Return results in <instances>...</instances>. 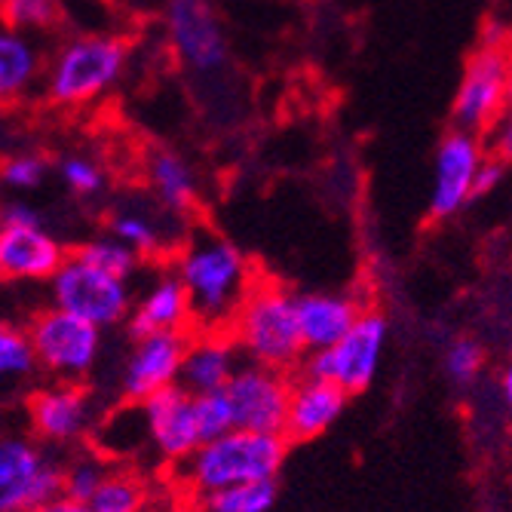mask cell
Masks as SVG:
<instances>
[{"instance_id":"obj_31","label":"cell","mask_w":512,"mask_h":512,"mask_svg":"<svg viewBox=\"0 0 512 512\" xmlns=\"http://www.w3.org/2000/svg\"><path fill=\"white\" fill-rule=\"evenodd\" d=\"M485 365V353L473 338H457L448 350H445V375L457 384L467 387L479 378V371Z\"/></svg>"},{"instance_id":"obj_32","label":"cell","mask_w":512,"mask_h":512,"mask_svg":"<svg viewBox=\"0 0 512 512\" xmlns=\"http://www.w3.org/2000/svg\"><path fill=\"white\" fill-rule=\"evenodd\" d=\"M62 181L68 184V188L80 197H92V194H99L105 188V172L96 160H89V157H65L62 166Z\"/></svg>"},{"instance_id":"obj_11","label":"cell","mask_w":512,"mask_h":512,"mask_svg":"<svg viewBox=\"0 0 512 512\" xmlns=\"http://www.w3.org/2000/svg\"><path fill=\"white\" fill-rule=\"evenodd\" d=\"M224 396L230 402V411H234L237 430L286 436V417L292 402V378L286 371L243 362Z\"/></svg>"},{"instance_id":"obj_13","label":"cell","mask_w":512,"mask_h":512,"mask_svg":"<svg viewBox=\"0 0 512 512\" xmlns=\"http://www.w3.org/2000/svg\"><path fill=\"white\" fill-rule=\"evenodd\" d=\"M191 332H157L135 338L120 375V390L129 402H145L154 393L175 387L181 378V362L188 353Z\"/></svg>"},{"instance_id":"obj_1","label":"cell","mask_w":512,"mask_h":512,"mask_svg":"<svg viewBox=\"0 0 512 512\" xmlns=\"http://www.w3.org/2000/svg\"><path fill=\"white\" fill-rule=\"evenodd\" d=\"M172 270L188 292L194 332H230L258 283L249 258L209 230H197L181 243Z\"/></svg>"},{"instance_id":"obj_2","label":"cell","mask_w":512,"mask_h":512,"mask_svg":"<svg viewBox=\"0 0 512 512\" xmlns=\"http://www.w3.org/2000/svg\"><path fill=\"white\" fill-rule=\"evenodd\" d=\"M289 454L283 433L230 430L212 442H203L178 463V482L191 497L203 500L215 491L276 479Z\"/></svg>"},{"instance_id":"obj_37","label":"cell","mask_w":512,"mask_h":512,"mask_svg":"<svg viewBox=\"0 0 512 512\" xmlns=\"http://www.w3.org/2000/svg\"><path fill=\"white\" fill-rule=\"evenodd\" d=\"M28 512H92V509H89V503H80V500H71V497L62 494V497H56L50 503H40V506H34Z\"/></svg>"},{"instance_id":"obj_7","label":"cell","mask_w":512,"mask_h":512,"mask_svg":"<svg viewBox=\"0 0 512 512\" xmlns=\"http://www.w3.org/2000/svg\"><path fill=\"white\" fill-rule=\"evenodd\" d=\"M50 304L99 325L105 332L129 322L135 298L129 279L111 276L77 255H68V261L50 279Z\"/></svg>"},{"instance_id":"obj_34","label":"cell","mask_w":512,"mask_h":512,"mask_svg":"<svg viewBox=\"0 0 512 512\" xmlns=\"http://www.w3.org/2000/svg\"><path fill=\"white\" fill-rule=\"evenodd\" d=\"M491 132V157L512 163V111H503L500 120L488 129Z\"/></svg>"},{"instance_id":"obj_22","label":"cell","mask_w":512,"mask_h":512,"mask_svg":"<svg viewBox=\"0 0 512 512\" xmlns=\"http://www.w3.org/2000/svg\"><path fill=\"white\" fill-rule=\"evenodd\" d=\"M145 175L160 209L169 215H191L200 203V175L181 154L157 148L148 154Z\"/></svg>"},{"instance_id":"obj_25","label":"cell","mask_w":512,"mask_h":512,"mask_svg":"<svg viewBox=\"0 0 512 512\" xmlns=\"http://www.w3.org/2000/svg\"><path fill=\"white\" fill-rule=\"evenodd\" d=\"M74 255L83 258V261H89L92 267H99V270L111 273V276L129 279V283H132V276L138 273V267H142V261H145L132 246H126V243L117 240L114 234L86 240L83 246H77Z\"/></svg>"},{"instance_id":"obj_30","label":"cell","mask_w":512,"mask_h":512,"mask_svg":"<svg viewBox=\"0 0 512 512\" xmlns=\"http://www.w3.org/2000/svg\"><path fill=\"white\" fill-rule=\"evenodd\" d=\"M194 417H197V430H200V445L234 430V411H230L224 390L194 396Z\"/></svg>"},{"instance_id":"obj_15","label":"cell","mask_w":512,"mask_h":512,"mask_svg":"<svg viewBox=\"0 0 512 512\" xmlns=\"http://www.w3.org/2000/svg\"><path fill=\"white\" fill-rule=\"evenodd\" d=\"M28 417L34 433L50 445H71L92 430L96 411L92 399L80 384L59 381L43 387L28 402Z\"/></svg>"},{"instance_id":"obj_40","label":"cell","mask_w":512,"mask_h":512,"mask_svg":"<svg viewBox=\"0 0 512 512\" xmlns=\"http://www.w3.org/2000/svg\"><path fill=\"white\" fill-rule=\"evenodd\" d=\"M4 279H7V276H4V261H0V283H4Z\"/></svg>"},{"instance_id":"obj_8","label":"cell","mask_w":512,"mask_h":512,"mask_svg":"<svg viewBox=\"0 0 512 512\" xmlns=\"http://www.w3.org/2000/svg\"><path fill=\"white\" fill-rule=\"evenodd\" d=\"M65 463L22 436H0V512H28L62 497Z\"/></svg>"},{"instance_id":"obj_42","label":"cell","mask_w":512,"mask_h":512,"mask_svg":"<svg viewBox=\"0 0 512 512\" xmlns=\"http://www.w3.org/2000/svg\"><path fill=\"white\" fill-rule=\"evenodd\" d=\"M322 4H329V0H322Z\"/></svg>"},{"instance_id":"obj_33","label":"cell","mask_w":512,"mask_h":512,"mask_svg":"<svg viewBox=\"0 0 512 512\" xmlns=\"http://www.w3.org/2000/svg\"><path fill=\"white\" fill-rule=\"evenodd\" d=\"M43 175H46V163L37 154H19V157L7 160L4 169H0L4 184H10V188H16V191L37 188V184L43 181Z\"/></svg>"},{"instance_id":"obj_27","label":"cell","mask_w":512,"mask_h":512,"mask_svg":"<svg viewBox=\"0 0 512 512\" xmlns=\"http://www.w3.org/2000/svg\"><path fill=\"white\" fill-rule=\"evenodd\" d=\"M0 19L40 37L62 22V0H0Z\"/></svg>"},{"instance_id":"obj_10","label":"cell","mask_w":512,"mask_h":512,"mask_svg":"<svg viewBox=\"0 0 512 512\" xmlns=\"http://www.w3.org/2000/svg\"><path fill=\"white\" fill-rule=\"evenodd\" d=\"M491 154L485 151L482 135L467 129H451L442 135V142L433 157V178L427 209L430 218L445 221L463 212L470 200H476V181Z\"/></svg>"},{"instance_id":"obj_26","label":"cell","mask_w":512,"mask_h":512,"mask_svg":"<svg viewBox=\"0 0 512 512\" xmlns=\"http://www.w3.org/2000/svg\"><path fill=\"white\" fill-rule=\"evenodd\" d=\"M92 512H145L148 488L132 473H108L96 497L89 500Z\"/></svg>"},{"instance_id":"obj_16","label":"cell","mask_w":512,"mask_h":512,"mask_svg":"<svg viewBox=\"0 0 512 512\" xmlns=\"http://www.w3.org/2000/svg\"><path fill=\"white\" fill-rule=\"evenodd\" d=\"M0 261L13 283H50L68 252L43 224H13L0 227Z\"/></svg>"},{"instance_id":"obj_35","label":"cell","mask_w":512,"mask_h":512,"mask_svg":"<svg viewBox=\"0 0 512 512\" xmlns=\"http://www.w3.org/2000/svg\"><path fill=\"white\" fill-rule=\"evenodd\" d=\"M503 178H506V163L497 160V157H488L482 172H479V181H476V197H485V194L497 191Z\"/></svg>"},{"instance_id":"obj_17","label":"cell","mask_w":512,"mask_h":512,"mask_svg":"<svg viewBox=\"0 0 512 512\" xmlns=\"http://www.w3.org/2000/svg\"><path fill=\"white\" fill-rule=\"evenodd\" d=\"M243 365V353L230 332H194L188 341V353L181 362L178 384L191 396L221 393Z\"/></svg>"},{"instance_id":"obj_28","label":"cell","mask_w":512,"mask_h":512,"mask_svg":"<svg viewBox=\"0 0 512 512\" xmlns=\"http://www.w3.org/2000/svg\"><path fill=\"white\" fill-rule=\"evenodd\" d=\"M37 356L28 332L0 319V381H19L34 375Z\"/></svg>"},{"instance_id":"obj_36","label":"cell","mask_w":512,"mask_h":512,"mask_svg":"<svg viewBox=\"0 0 512 512\" xmlns=\"http://www.w3.org/2000/svg\"><path fill=\"white\" fill-rule=\"evenodd\" d=\"M13 224H40V215L22 200H10L0 206V227H13Z\"/></svg>"},{"instance_id":"obj_5","label":"cell","mask_w":512,"mask_h":512,"mask_svg":"<svg viewBox=\"0 0 512 512\" xmlns=\"http://www.w3.org/2000/svg\"><path fill=\"white\" fill-rule=\"evenodd\" d=\"M390 338V322L384 313L365 310L353 329L329 350H313L304 356L298 375L316 378V381H332L350 396L362 393L375 381L381 356Z\"/></svg>"},{"instance_id":"obj_19","label":"cell","mask_w":512,"mask_h":512,"mask_svg":"<svg viewBox=\"0 0 512 512\" xmlns=\"http://www.w3.org/2000/svg\"><path fill=\"white\" fill-rule=\"evenodd\" d=\"M347 399H350V393L332 381H316V378L298 375L292 381L286 439L289 442H310V439L322 436L325 430H332L347 408Z\"/></svg>"},{"instance_id":"obj_24","label":"cell","mask_w":512,"mask_h":512,"mask_svg":"<svg viewBox=\"0 0 512 512\" xmlns=\"http://www.w3.org/2000/svg\"><path fill=\"white\" fill-rule=\"evenodd\" d=\"M276 500H279V485L276 479H267V482H249V485L215 491L197 503L203 512H273Z\"/></svg>"},{"instance_id":"obj_4","label":"cell","mask_w":512,"mask_h":512,"mask_svg":"<svg viewBox=\"0 0 512 512\" xmlns=\"http://www.w3.org/2000/svg\"><path fill=\"white\" fill-rule=\"evenodd\" d=\"M129 65V46L114 34H77L56 46L46 62L43 92L53 105L83 108L99 102L120 83Z\"/></svg>"},{"instance_id":"obj_21","label":"cell","mask_w":512,"mask_h":512,"mask_svg":"<svg viewBox=\"0 0 512 512\" xmlns=\"http://www.w3.org/2000/svg\"><path fill=\"white\" fill-rule=\"evenodd\" d=\"M43 74L46 56L40 40L0 19V105L22 102L37 83H43Z\"/></svg>"},{"instance_id":"obj_20","label":"cell","mask_w":512,"mask_h":512,"mask_svg":"<svg viewBox=\"0 0 512 512\" xmlns=\"http://www.w3.org/2000/svg\"><path fill=\"white\" fill-rule=\"evenodd\" d=\"M365 313L359 298L347 292H307L298 295V322L307 353L335 347Z\"/></svg>"},{"instance_id":"obj_14","label":"cell","mask_w":512,"mask_h":512,"mask_svg":"<svg viewBox=\"0 0 512 512\" xmlns=\"http://www.w3.org/2000/svg\"><path fill=\"white\" fill-rule=\"evenodd\" d=\"M148 424V442L166 463H181L200 445V430L194 417V396L181 384L154 393L151 399L138 402Z\"/></svg>"},{"instance_id":"obj_23","label":"cell","mask_w":512,"mask_h":512,"mask_svg":"<svg viewBox=\"0 0 512 512\" xmlns=\"http://www.w3.org/2000/svg\"><path fill=\"white\" fill-rule=\"evenodd\" d=\"M111 234L117 240H123L126 246H132L142 258H154V255H163L166 249H172V240L163 230V221L157 215L145 212V206H129V209L114 212Z\"/></svg>"},{"instance_id":"obj_38","label":"cell","mask_w":512,"mask_h":512,"mask_svg":"<svg viewBox=\"0 0 512 512\" xmlns=\"http://www.w3.org/2000/svg\"><path fill=\"white\" fill-rule=\"evenodd\" d=\"M500 393H503V402L512 408V362L503 368V378H500Z\"/></svg>"},{"instance_id":"obj_12","label":"cell","mask_w":512,"mask_h":512,"mask_svg":"<svg viewBox=\"0 0 512 512\" xmlns=\"http://www.w3.org/2000/svg\"><path fill=\"white\" fill-rule=\"evenodd\" d=\"M166 31L184 68L215 74L227 65V34L212 0H169Z\"/></svg>"},{"instance_id":"obj_29","label":"cell","mask_w":512,"mask_h":512,"mask_svg":"<svg viewBox=\"0 0 512 512\" xmlns=\"http://www.w3.org/2000/svg\"><path fill=\"white\" fill-rule=\"evenodd\" d=\"M108 467L99 454H77L65 463V482H62V494L80 503H89L96 497V491L102 488V482L108 479Z\"/></svg>"},{"instance_id":"obj_18","label":"cell","mask_w":512,"mask_h":512,"mask_svg":"<svg viewBox=\"0 0 512 512\" xmlns=\"http://www.w3.org/2000/svg\"><path fill=\"white\" fill-rule=\"evenodd\" d=\"M129 335L145 338L157 332H191V301L175 270L157 273L129 313Z\"/></svg>"},{"instance_id":"obj_41","label":"cell","mask_w":512,"mask_h":512,"mask_svg":"<svg viewBox=\"0 0 512 512\" xmlns=\"http://www.w3.org/2000/svg\"><path fill=\"white\" fill-rule=\"evenodd\" d=\"M509 347H512V335H509Z\"/></svg>"},{"instance_id":"obj_9","label":"cell","mask_w":512,"mask_h":512,"mask_svg":"<svg viewBox=\"0 0 512 512\" xmlns=\"http://www.w3.org/2000/svg\"><path fill=\"white\" fill-rule=\"evenodd\" d=\"M509 74H512V50H506L503 43L488 40L482 50H476L467 68H463L457 96L451 105L454 129H467L476 135L488 132L506 111Z\"/></svg>"},{"instance_id":"obj_6","label":"cell","mask_w":512,"mask_h":512,"mask_svg":"<svg viewBox=\"0 0 512 512\" xmlns=\"http://www.w3.org/2000/svg\"><path fill=\"white\" fill-rule=\"evenodd\" d=\"M28 338L37 356V365L46 368L56 381H83L99 362L102 329L59 307L37 310L28 322Z\"/></svg>"},{"instance_id":"obj_3","label":"cell","mask_w":512,"mask_h":512,"mask_svg":"<svg viewBox=\"0 0 512 512\" xmlns=\"http://www.w3.org/2000/svg\"><path fill=\"white\" fill-rule=\"evenodd\" d=\"M230 338L237 341L246 362L286 371V375L298 371L307 356L298 322V295L286 286L258 279L230 325Z\"/></svg>"},{"instance_id":"obj_39","label":"cell","mask_w":512,"mask_h":512,"mask_svg":"<svg viewBox=\"0 0 512 512\" xmlns=\"http://www.w3.org/2000/svg\"><path fill=\"white\" fill-rule=\"evenodd\" d=\"M506 111H512V74H509V86H506Z\"/></svg>"}]
</instances>
